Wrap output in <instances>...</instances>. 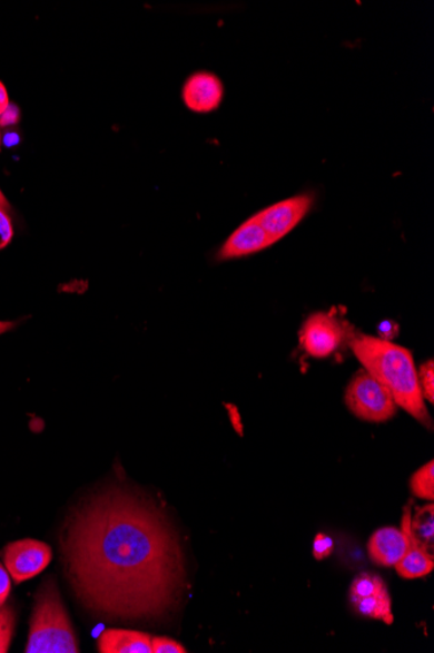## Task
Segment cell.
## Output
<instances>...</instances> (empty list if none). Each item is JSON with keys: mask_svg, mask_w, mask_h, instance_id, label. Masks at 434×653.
<instances>
[{"mask_svg": "<svg viewBox=\"0 0 434 653\" xmlns=\"http://www.w3.org/2000/svg\"><path fill=\"white\" fill-rule=\"evenodd\" d=\"M61 555L77 597L99 616L159 618L181 597L185 568L175 529L136 491L111 488L76 509Z\"/></svg>", "mask_w": 434, "mask_h": 653, "instance_id": "obj_1", "label": "cell"}, {"mask_svg": "<svg viewBox=\"0 0 434 653\" xmlns=\"http://www.w3.org/2000/svg\"><path fill=\"white\" fill-rule=\"evenodd\" d=\"M351 345L364 370L391 391L395 405L432 429L413 353L392 341L366 334L354 337Z\"/></svg>", "mask_w": 434, "mask_h": 653, "instance_id": "obj_2", "label": "cell"}, {"mask_svg": "<svg viewBox=\"0 0 434 653\" xmlns=\"http://www.w3.org/2000/svg\"><path fill=\"white\" fill-rule=\"evenodd\" d=\"M26 652H80L72 622L69 620L53 576H48L34 596Z\"/></svg>", "mask_w": 434, "mask_h": 653, "instance_id": "obj_3", "label": "cell"}, {"mask_svg": "<svg viewBox=\"0 0 434 653\" xmlns=\"http://www.w3.org/2000/svg\"><path fill=\"white\" fill-rule=\"evenodd\" d=\"M345 403L356 418L369 422H384L397 413L391 391L367 371L359 372L348 383Z\"/></svg>", "mask_w": 434, "mask_h": 653, "instance_id": "obj_4", "label": "cell"}, {"mask_svg": "<svg viewBox=\"0 0 434 653\" xmlns=\"http://www.w3.org/2000/svg\"><path fill=\"white\" fill-rule=\"evenodd\" d=\"M313 204V195H297L266 207V209L254 214V218L277 243L304 221Z\"/></svg>", "mask_w": 434, "mask_h": 653, "instance_id": "obj_5", "label": "cell"}, {"mask_svg": "<svg viewBox=\"0 0 434 653\" xmlns=\"http://www.w3.org/2000/svg\"><path fill=\"white\" fill-rule=\"evenodd\" d=\"M51 558L49 545L33 539L13 542L3 550L7 572L18 585L41 574L51 563Z\"/></svg>", "mask_w": 434, "mask_h": 653, "instance_id": "obj_6", "label": "cell"}, {"mask_svg": "<svg viewBox=\"0 0 434 653\" xmlns=\"http://www.w3.org/2000/svg\"><path fill=\"white\" fill-rule=\"evenodd\" d=\"M345 338V328L328 313H314L300 329L299 341L302 348L316 359L332 355Z\"/></svg>", "mask_w": 434, "mask_h": 653, "instance_id": "obj_7", "label": "cell"}, {"mask_svg": "<svg viewBox=\"0 0 434 653\" xmlns=\"http://www.w3.org/2000/svg\"><path fill=\"white\" fill-rule=\"evenodd\" d=\"M411 504L403 509L401 528L384 527L371 536L368 555L372 563L379 566L394 567L400 563L408 548L411 529Z\"/></svg>", "mask_w": 434, "mask_h": 653, "instance_id": "obj_8", "label": "cell"}, {"mask_svg": "<svg viewBox=\"0 0 434 653\" xmlns=\"http://www.w3.org/2000/svg\"><path fill=\"white\" fill-rule=\"evenodd\" d=\"M224 97L223 82L216 75L197 72L186 80L183 99L189 110L199 114L211 113L220 106Z\"/></svg>", "mask_w": 434, "mask_h": 653, "instance_id": "obj_9", "label": "cell"}, {"mask_svg": "<svg viewBox=\"0 0 434 653\" xmlns=\"http://www.w3.org/2000/svg\"><path fill=\"white\" fill-rule=\"evenodd\" d=\"M276 244L263 228L258 221L251 218L244 222L234 234L224 243L220 252V260H234L255 255L260 251H265Z\"/></svg>", "mask_w": 434, "mask_h": 653, "instance_id": "obj_10", "label": "cell"}, {"mask_svg": "<svg viewBox=\"0 0 434 653\" xmlns=\"http://www.w3.org/2000/svg\"><path fill=\"white\" fill-rule=\"evenodd\" d=\"M98 650L102 653H152L151 636L134 630L108 628L99 636Z\"/></svg>", "mask_w": 434, "mask_h": 653, "instance_id": "obj_11", "label": "cell"}, {"mask_svg": "<svg viewBox=\"0 0 434 653\" xmlns=\"http://www.w3.org/2000/svg\"><path fill=\"white\" fill-rule=\"evenodd\" d=\"M434 556L425 552L421 545L416 543L413 534L408 535V548L405 556L402 557L400 563L395 565V571L403 579H417L428 575L434 568Z\"/></svg>", "mask_w": 434, "mask_h": 653, "instance_id": "obj_12", "label": "cell"}, {"mask_svg": "<svg viewBox=\"0 0 434 653\" xmlns=\"http://www.w3.org/2000/svg\"><path fill=\"white\" fill-rule=\"evenodd\" d=\"M411 534L421 547L434 556V506L416 507L411 516Z\"/></svg>", "mask_w": 434, "mask_h": 653, "instance_id": "obj_13", "label": "cell"}, {"mask_svg": "<svg viewBox=\"0 0 434 653\" xmlns=\"http://www.w3.org/2000/svg\"><path fill=\"white\" fill-rule=\"evenodd\" d=\"M352 603L355 611L364 617L383 621L386 625H392L394 622L392 598L387 588L383 589L382 593Z\"/></svg>", "mask_w": 434, "mask_h": 653, "instance_id": "obj_14", "label": "cell"}, {"mask_svg": "<svg viewBox=\"0 0 434 653\" xmlns=\"http://www.w3.org/2000/svg\"><path fill=\"white\" fill-rule=\"evenodd\" d=\"M410 488L413 495L425 501H433L434 498V464L430 460L413 475L410 480Z\"/></svg>", "mask_w": 434, "mask_h": 653, "instance_id": "obj_15", "label": "cell"}, {"mask_svg": "<svg viewBox=\"0 0 434 653\" xmlns=\"http://www.w3.org/2000/svg\"><path fill=\"white\" fill-rule=\"evenodd\" d=\"M386 588L385 582L379 578L378 575L364 573L353 582L351 587V598L353 601H359V598L369 597L382 593Z\"/></svg>", "mask_w": 434, "mask_h": 653, "instance_id": "obj_16", "label": "cell"}, {"mask_svg": "<svg viewBox=\"0 0 434 653\" xmlns=\"http://www.w3.org/2000/svg\"><path fill=\"white\" fill-rule=\"evenodd\" d=\"M14 626H17V614L11 605H3L0 608V653L9 652Z\"/></svg>", "mask_w": 434, "mask_h": 653, "instance_id": "obj_17", "label": "cell"}, {"mask_svg": "<svg viewBox=\"0 0 434 653\" xmlns=\"http://www.w3.org/2000/svg\"><path fill=\"white\" fill-rule=\"evenodd\" d=\"M418 374V383H421L424 401L434 402V363L433 360L426 361L421 367Z\"/></svg>", "mask_w": 434, "mask_h": 653, "instance_id": "obj_18", "label": "cell"}, {"mask_svg": "<svg viewBox=\"0 0 434 653\" xmlns=\"http://www.w3.org/2000/svg\"><path fill=\"white\" fill-rule=\"evenodd\" d=\"M333 550H335V542L332 540V537L325 534H317L314 540V557L317 561H323L328 558Z\"/></svg>", "mask_w": 434, "mask_h": 653, "instance_id": "obj_19", "label": "cell"}, {"mask_svg": "<svg viewBox=\"0 0 434 653\" xmlns=\"http://www.w3.org/2000/svg\"><path fill=\"white\" fill-rule=\"evenodd\" d=\"M152 653H185L188 652L180 643L170 640V637L158 636L151 637Z\"/></svg>", "mask_w": 434, "mask_h": 653, "instance_id": "obj_20", "label": "cell"}, {"mask_svg": "<svg viewBox=\"0 0 434 653\" xmlns=\"http://www.w3.org/2000/svg\"><path fill=\"white\" fill-rule=\"evenodd\" d=\"M13 237V226L9 213L0 209V250L9 245Z\"/></svg>", "mask_w": 434, "mask_h": 653, "instance_id": "obj_21", "label": "cell"}, {"mask_svg": "<svg viewBox=\"0 0 434 653\" xmlns=\"http://www.w3.org/2000/svg\"><path fill=\"white\" fill-rule=\"evenodd\" d=\"M400 328L397 322L392 320H384L377 326L378 338L385 341H392L398 335Z\"/></svg>", "mask_w": 434, "mask_h": 653, "instance_id": "obj_22", "label": "cell"}, {"mask_svg": "<svg viewBox=\"0 0 434 653\" xmlns=\"http://www.w3.org/2000/svg\"><path fill=\"white\" fill-rule=\"evenodd\" d=\"M11 593L10 573L7 572L6 566L0 564V608L6 604Z\"/></svg>", "mask_w": 434, "mask_h": 653, "instance_id": "obj_23", "label": "cell"}, {"mask_svg": "<svg viewBox=\"0 0 434 653\" xmlns=\"http://www.w3.org/2000/svg\"><path fill=\"white\" fill-rule=\"evenodd\" d=\"M20 119V111L17 106L10 105L9 109H7L2 115H0V126L7 127L11 125H17Z\"/></svg>", "mask_w": 434, "mask_h": 653, "instance_id": "obj_24", "label": "cell"}, {"mask_svg": "<svg viewBox=\"0 0 434 653\" xmlns=\"http://www.w3.org/2000/svg\"><path fill=\"white\" fill-rule=\"evenodd\" d=\"M10 106V98L9 94H7V89L3 82H0V115H2Z\"/></svg>", "mask_w": 434, "mask_h": 653, "instance_id": "obj_25", "label": "cell"}, {"mask_svg": "<svg viewBox=\"0 0 434 653\" xmlns=\"http://www.w3.org/2000/svg\"><path fill=\"white\" fill-rule=\"evenodd\" d=\"M0 209L4 211L7 213H9L11 209V205L9 203V199L6 198L2 189H0Z\"/></svg>", "mask_w": 434, "mask_h": 653, "instance_id": "obj_26", "label": "cell"}, {"mask_svg": "<svg viewBox=\"0 0 434 653\" xmlns=\"http://www.w3.org/2000/svg\"><path fill=\"white\" fill-rule=\"evenodd\" d=\"M13 325L14 324L11 321H0V335L10 332Z\"/></svg>", "mask_w": 434, "mask_h": 653, "instance_id": "obj_27", "label": "cell"}, {"mask_svg": "<svg viewBox=\"0 0 434 653\" xmlns=\"http://www.w3.org/2000/svg\"><path fill=\"white\" fill-rule=\"evenodd\" d=\"M0 144H2V137H0Z\"/></svg>", "mask_w": 434, "mask_h": 653, "instance_id": "obj_28", "label": "cell"}]
</instances>
